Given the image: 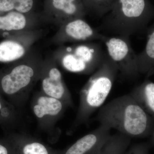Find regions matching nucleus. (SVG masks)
<instances>
[{"label": "nucleus", "mask_w": 154, "mask_h": 154, "mask_svg": "<svg viewBox=\"0 0 154 154\" xmlns=\"http://www.w3.org/2000/svg\"><path fill=\"white\" fill-rule=\"evenodd\" d=\"M30 51L0 69V93L20 112L39 81L44 66L45 60Z\"/></svg>", "instance_id": "1"}, {"label": "nucleus", "mask_w": 154, "mask_h": 154, "mask_svg": "<svg viewBox=\"0 0 154 154\" xmlns=\"http://www.w3.org/2000/svg\"><path fill=\"white\" fill-rule=\"evenodd\" d=\"M96 120L131 138L145 135L151 125L148 114L130 94L113 99L101 107Z\"/></svg>", "instance_id": "2"}, {"label": "nucleus", "mask_w": 154, "mask_h": 154, "mask_svg": "<svg viewBox=\"0 0 154 154\" xmlns=\"http://www.w3.org/2000/svg\"><path fill=\"white\" fill-rule=\"evenodd\" d=\"M154 18V6L149 0H114L102 28L117 36L130 37L146 30Z\"/></svg>", "instance_id": "3"}, {"label": "nucleus", "mask_w": 154, "mask_h": 154, "mask_svg": "<svg viewBox=\"0 0 154 154\" xmlns=\"http://www.w3.org/2000/svg\"><path fill=\"white\" fill-rule=\"evenodd\" d=\"M118 67L105 52L99 67L92 74L80 92V102L73 128L87 123L105 102L113 88Z\"/></svg>", "instance_id": "4"}, {"label": "nucleus", "mask_w": 154, "mask_h": 154, "mask_svg": "<svg viewBox=\"0 0 154 154\" xmlns=\"http://www.w3.org/2000/svg\"><path fill=\"white\" fill-rule=\"evenodd\" d=\"M105 53L99 43L85 42L61 47L54 59L67 71L88 75L99 67Z\"/></svg>", "instance_id": "5"}, {"label": "nucleus", "mask_w": 154, "mask_h": 154, "mask_svg": "<svg viewBox=\"0 0 154 154\" xmlns=\"http://www.w3.org/2000/svg\"><path fill=\"white\" fill-rule=\"evenodd\" d=\"M104 42L107 53L115 63L118 71L123 78L135 79L139 75L137 54L133 49L130 36H107L104 35Z\"/></svg>", "instance_id": "6"}, {"label": "nucleus", "mask_w": 154, "mask_h": 154, "mask_svg": "<svg viewBox=\"0 0 154 154\" xmlns=\"http://www.w3.org/2000/svg\"><path fill=\"white\" fill-rule=\"evenodd\" d=\"M31 109L38 126L45 131H54L58 120L68 106L60 100L37 92L33 97Z\"/></svg>", "instance_id": "7"}, {"label": "nucleus", "mask_w": 154, "mask_h": 154, "mask_svg": "<svg viewBox=\"0 0 154 154\" xmlns=\"http://www.w3.org/2000/svg\"><path fill=\"white\" fill-rule=\"evenodd\" d=\"M39 81L43 94L62 101L68 107L73 106L71 95L54 59L45 60Z\"/></svg>", "instance_id": "8"}, {"label": "nucleus", "mask_w": 154, "mask_h": 154, "mask_svg": "<svg viewBox=\"0 0 154 154\" xmlns=\"http://www.w3.org/2000/svg\"><path fill=\"white\" fill-rule=\"evenodd\" d=\"M104 36L83 18H77L69 20L60 26L54 37L55 41L63 43L101 41Z\"/></svg>", "instance_id": "9"}, {"label": "nucleus", "mask_w": 154, "mask_h": 154, "mask_svg": "<svg viewBox=\"0 0 154 154\" xmlns=\"http://www.w3.org/2000/svg\"><path fill=\"white\" fill-rule=\"evenodd\" d=\"M30 32L7 37L0 42V62L10 63L23 58L30 51Z\"/></svg>", "instance_id": "10"}, {"label": "nucleus", "mask_w": 154, "mask_h": 154, "mask_svg": "<svg viewBox=\"0 0 154 154\" xmlns=\"http://www.w3.org/2000/svg\"><path fill=\"white\" fill-rule=\"evenodd\" d=\"M111 128L100 125L91 132L81 137L65 152L64 154H98L110 136Z\"/></svg>", "instance_id": "11"}, {"label": "nucleus", "mask_w": 154, "mask_h": 154, "mask_svg": "<svg viewBox=\"0 0 154 154\" xmlns=\"http://www.w3.org/2000/svg\"><path fill=\"white\" fill-rule=\"evenodd\" d=\"M36 23L29 22L24 14L12 11L0 16V36H14L19 33L30 32Z\"/></svg>", "instance_id": "12"}, {"label": "nucleus", "mask_w": 154, "mask_h": 154, "mask_svg": "<svg viewBox=\"0 0 154 154\" xmlns=\"http://www.w3.org/2000/svg\"><path fill=\"white\" fill-rule=\"evenodd\" d=\"M145 47L137 54L138 66L140 74L147 77L154 74V23L147 28Z\"/></svg>", "instance_id": "13"}, {"label": "nucleus", "mask_w": 154, "mask_h": 154, "mask_svg": "<svg viewBox=\"0 0 154 154\" xmlns=\"http://www.w3.org/2000/svg\"><path fill=\"white\" fill-rule=\"evenodd\" d=\"M52 5L56 10L60 11L61 26L65 23L77 18H83L86 9L83 2L79 0H52Z\"/></svg>", "instance_id": "14"}, {"label": "nucleus", "mask_w": 154, "mask_h": 154, "mask_svg": "<svg viewBox=\"0 0 154 154\" xmlns=\"http://www.w3.org/2000/svg\"><path fill=\"white\" fill-rule=\"evenodd\" d=\"M21 121L20 111L0 93V126L11 131L18 127Z\"/></svg>", "instance_id": "15"}, {"label": "nucleus", "mask_w": 154, "mask_h": 154, "mask_svg": "<svg viewBox=\"0 0 154 154\" xmlns=\"http://www.w3.org/2000/svg\"><path fill=\"white\" fill-rule=\"evenodd\" d=\"M130 94L147 113L154 115V83L147 80Z\"/></svg>", "instance_id": "16"}, {"label": "nucleus", "mask_w": 154, "mask_h": 154, "mask_svg": "<svg viewBox=\"0 0 154 154\" xmlns=\"http://www.w3.org/2000/svg\"><path fill=\"white\" fill-rule=\"evenodd\" d=\"M131 139L119 132L110 135L98 154H124L130 145Z\"/></svg>", "instance_id": "17"}, {"label": "nucleus", "mask_w": 154, "mask_h": 154, "mask_svg": "<svg viewBox=\"0 0 154 154\" xmlns=\"http://www.w3.org/2000/svg\"><path fill=\"white\" fill-rule=\"evenodd\" d=\"M33 0H0V12L15 11L24 14L31 11Z\"/></svg>", "instance_id": "18"}, {"label": "nucleus", "mask_w": 154, "mask_h": 154, "mask_svg": "<svg viewBox=\"0 0 154 154\" xmlns=\"http://www.w3.org/2000/svg\"><path fill=\"white\" fill-rule=\"evenodd\" d=\"M114 0H83L86 10L99 17L105 16L110 11Z\"/></svg>", "instance_id": "19"}, {"label": "nucleus", "mask_w": 154, "mask_h": 154, "mask_svg": "<svg viewBox=\"0 0 154 154\" xmlns=\"http://www.w3.org/2000/svg\"><path fill=\"white\" fill-rule=\"evenodd\" d=\"M22 151V154H49L48 150L44 145L35 141L24 145Z\"/></svg>", "instance_id": "20"}, {"label": "nucleus", "mask_w": 154, "mask_h": 154, "mask_svg": "<svg viewBox=\"0 0 154 154\" xmlns=\"http://www.w3.org/2000/svg\"><path fill=\"white\" fill-rule=\"evenodd\" d=\"M8 138L5 140H0V154H14V150H12L11 145L8 143Z\"/></svg>", "instance_id": "21"}, {"label": "nucleus", "mask_w": 154, "mask_h": 154, "mask_svg": "<svg viewBox=\"0 0 154 154\" xmlns=\"http://www.w3.org/2000/svg\"><path fill=\"white\" fill-rule=\"evenodd\" d=\"M124 154H147V153L143 146L137 145L131 147Z\"/></svg>", "instance_id": "22"}]
</instances>
